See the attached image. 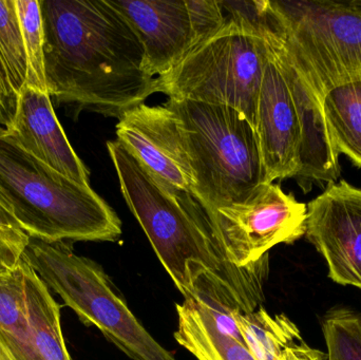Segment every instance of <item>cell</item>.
I'll return each mask as SVG.
<instances>
[{
	"label": "cell",
	"instance_id": "obj_1",
	"mask_svg": "<svg viewBox=\"0 0 361 360\" xmlns=\"http://www.w3.org/2000/svg\"><path fill=\"white\" fill-rule=\"evenodd\" d=\"M107 149L129 209L184 300L244 313L262 306L269 260L252 270L231 266L192 194L157 177L118 139Z\"/></svg>",
	"mask_w": 361,
	"mask_h": 360
},
{
	"label": "cell",
	"instance_id": "obj_2",
	"mask_svg": "<svg viewBox=\"0 0 361 360\" xmlns=\"http://www.w3.org/2000/svg\"><path fill=\"white\" fill-rule=\"evenodd\" d=\"M48 93L120 118L156 93L139 36L109 0H39Z\"/></svg>",
	"mask_w": 361,
	"mask_h": 360
},
{
	"label": "cell",
	"instance_id": "obj_3",
	"mask_svg": "<svg viewBox=\"0 0 361 360\" xmlns=\"http://www.w3.org/2000/svg\"><path fill=\"white\" fill-rule=\"evenodd\" d=\"M0 197L30 238L116 242L122 222L90 185L57 173L0 126Z\"/></svg>",
	"mask_w": 361,
	"mask_h": 360
},
{
	"label": "cell",
	"instance_id": "obj_4",
	"mask_svg": "<svg viewBox=\"0 0 361 360\" xmlns=\"http://www.w3.org/2000/svg\"><path fill=\"white\" fill-rule=\"evenodd\" d=\"M220 2L224 25L171 72L156 77V93L233 108L255 128L269 46L252 21Z\"/></svg>",
	"mask_w": 361,
	"mask_h": 360
},
{
	"label": "cell",
	"instance_id": "obj_5",
	"mask_svg": "<svg viewBox=\"0 0 361 360\" xmlns=\"http://www.w3.org/2000/svg\"><path fill=\"white\" fill-rule=\"evenodd\" d=\"M180 120L195 177L193 198L204 211L243 202L265 181L254 126L227 106L169 99Z\"/></svg>",
	"mask_w": 361,
	"mask_h": 360
},
{
	"label": "cell",
	"instance_id": "obj_6",
	"mask_svg": "<svg viewBox=\"0 0 361 360\" xmlns=\"http://www.w3.org/2000/svg\"><path fill=\"white\" fill-rule=\"evenodd\" d=\"M23 257L50 291L87 327H95L133 360H177L131 312L97 262L78 255L73 242L30 238Z\"/></svg>",
	"mask_w": 361,
	"mask_h": 360
},
{
	"label": "cell",
	"instance_id": "obj_7",
	"mask_svg": "<svg viewBox=\"0 0 361 360\" xmlns=\"http://www.w3.org/2000/svg\"><path fill=\"white\" fill-rule=\"evenodd\" d=\"M267 16L324 99L361 78V0L269 1Z\"/></svg>",
	"mask_w": 361,
	"mask_h": 360
},
{
	"label": "cell",
	"instance_id": "obj_8",
	"mask_svg": "<svg viewBox=\"0 0 361 360\" xmlns=\"http://www.w3.org/2000/svg\"><path fill=\"white\" fill-rule=\"evenodd\" d=\"M205 213L225 260L240 270L257 268L276 245L293 244L307 232V205L275 183L261 184L243 202Z\"/></svg>",
	"mask_w": 361,
	"mask_h": 360
},
{
	"label": "cell",
	"instance_id": "obj_9",
	"mask_svg": "<svg viewBox=\"0 0 361 360\" xmlns=\"http://www.w3.org/2000/svg\"><path fill=\"white\" fill-rule=\"evenodd\" d=\"M61 308L23 256L0 266V360H72Z\"/></svg>",
	"mask_w": 361,
	"mask_h": 360
},
{
	"label": "cell",
	"instance_id": "obj_10",
	"mask_svg": "<svg viewBox=\"0 0 361 360\" xmlns=\"http://www.w3.org/2000/svg\"><path fill=\"white\" fill-rule=\"evenodd\" d=\"M139 36L150 75L160 76L176 66L225 23L216 0H109Z\"/></svg>",
	"mask_w": 361,
	"mask_h": 360
},
{
	"label": "cell",
	"instance_id": "obj_11",
	"mask_svg": "<svg viewBox=\"0 0 361 360\" xmlns=\"http://www.w3.org/2000/svg\"><path fill=\"white\" fill-rule=\"evenodd\" d=\"M250 20L267 40L271 56L286 78L300 120L302 142L300 171L297 179L303 183H335L341 175V165L339 156L333 147L326 127L322 107L324 99L269 21L265 10V0L258 1L257 8L250 15Z\"/></svg>",
	"mask_w": 361,
	"mask_h": 360
},
{
	"label": "cell",
	"instance_id": "obj_12",
	"mask_svg": "<svg viewBox=\"0 0 361 360\" xmlns=\"http://www.w3.org/2000/svg\"><path fill=\"white\" fill-rule=\"evenodd\" d=\"M326 260L329 277L361 290V190L345 180L307 204V232Z\"/></svg>",
	"mask_w": 361,
	"mask_h": 360
},
{
	"label": "cell",
	"instance_id": "obj_13",
	"mask_svg": "<svg viewBox=\"0 0 361 360\" xmlns=\"http://www.w3.org/2000/svg\"><path fill=\"white\" fill-rule=\"evenodd\" d=\"M118 141L157 177L195 194V177L177 114L166 105L145 103L125 112L116 124Z\"/></svg>",
	"mask_w": 361,
	"mask_h": 360
},
{
	"label": "cell",
	"instance_id": "obj_14",
	"mask_svg": "<svg viewBox=\"0 0 361 360\" xmlns=\"http://www.w3.org/2000/svg\"><path fill=\"white\" fill-rule=\"evenodd\" d=\"M255 130L267 183L297 178L302 142L300 120L286 78L271 51L259 93Z\"/></svg>",
	"mask_w": 361,
	"mask_h": 360
},
{
	"label": "cell",
	"instance_id": "obj_15",
	"mask_svg": "<svg viewBox=\"0 0 361 360\" xmlns=\"http://www.w3.org/2000/svg\"><path fill=\"white\" fill-rule=\"evenodd\" d=\"M6 135L25 151L65 177L90 185V173L72 148L49 93L25 87Z\"/></svg>",
	"mask_w": 361,
	"mask_h": 360
},
{
	"label": "cell",
	"instance_id": "obj_16",
	"mask_svg": "<svg viewBox=\"0 0 361 360\" xmlns=\"http://www.w3.org/2000/svg\"><path fill=\"white\" fill-rule=\"evenodd\" d=\"M244 344L257 360H329L312 348L286 314H271L263 306L254 312L233 311Z\"/></svg>",
	"mask_w": 361,
	"mask_h": 360
},
{
	"label": "cell",
	"instance_id": "obj_17",
	"mask_svg": "<svg viewBox=\"0 0 361 360\" xmlns=\"http://www.w3.org/2000/svg\"><path fill=\"white\" fill-rule=\"evenodd\" d=\"M175 340L197 360H257L244 345L221 333L207 311L191 300L176 304Z\"/></svg>",
	"mask_w": 361,
	"mask_h": 360
},
{
	"label": "cell",
	"instance_id": "obj_18",
	"mask_svg": "<svg viewBox=\"0 0 361 360\" xmlns=\"http://www.w3.org/2000/svg\"><path fill=\"white\" fill-rule=\"evenodd\" d=\"M322 107L335 151L361 167V78L331 88Z\"/></svg>",
	"mask_w": 361,
	"mask_h": 360
},
{
	"label": "cell",
	"instance_id": "obj_19",
	"mask_svg": "<svg viewBox=\"0 0 361 360\" xmlns=\"http://www.w3.org/2000/svg\"><path fill=\"white\" fill-rule=\"evenodd\" d=\"M0 57L20 93L27 85V58L16 0H0Z\"/></svg>",
	"mask_w": 361,
	"mask_h": 360
},
{
	"label": "cell",
	"instance_id": "obj_20",
	"mask_svg": "<svg viewBox=\"0 0 361 360\" xmlns=\"http://www.w3.org/2000/svg\"><path fill=\"white\" fill-rule=\"evenodd\" d=\"M27 58L25 87L48 93L44 71V33L39 0H16Z\"/></svg>",
	"mask_w": 361,
	"mask_h": 360
},
{
	"label": "cell",
	"instance_id": "obj_21",
	"mask_svg": "<svg viewBox=\"0 0 361 360\" xmlns=\"http://www.w3.org/2000/svg\"><path fill=\"white\" fill-rule=\"evenodd\" d=\"M322 333L329 360H361V312L348 308L329 311Z\"/></svg>",
	"mask_w": 361,
	"mask_h": 360
},
{
	"label": "cell",
	"instance_id": "obj_22",
	"mask_svg": "<svg viewBox=\"0 0 361 360\" xmlns=\"http://www.w3.org/2000/svg\"><path fill=\"white\" fill-rule=\"evenodd\" d=\"M29 239L30 237L21 230L16 220L11 215L8 205L0 197V241L17 256L23 257Z\"/></svg>",
	"mask_w": 361,
	"mask_h": 360
},
{
	"label": "cell",
	"instance_id": "obj_23",
	"mask_svg": "<svg viewBox=\"0 0 361 360\" xmlns=\"http://www.w3.org/2000/svg\"><path fill=\"white\" fill-rule=\"evenodd\" d=\"M19 93L13 86L4 61L0 57V126L4 129L12 125L18 108Z\"/></svg>",
	"mask_w": 361,
	"mask_h": 360
}]
</instances>
